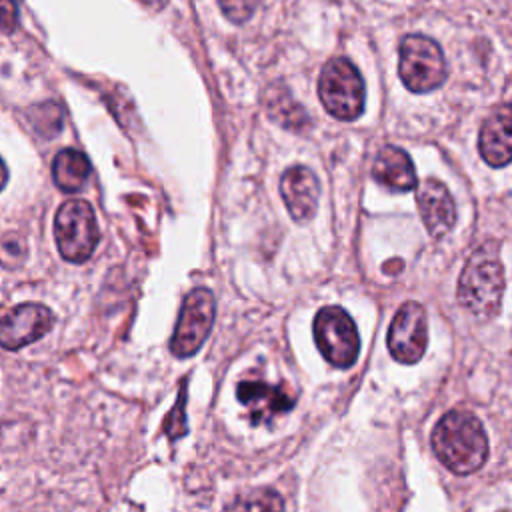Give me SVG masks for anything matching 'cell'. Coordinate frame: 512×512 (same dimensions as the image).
<instances>
[{
	"label": "cell",
	"instance_id": "obj_5",
	"mask_svg": "<svg viewBox=\"0 0 512 512\" xmlns=\"http://www.w3.org/2000/svg\"><path fill=\"white\" fill-rule=\"evenodd\" d=\"M398 74L410 92L424 94L436 90L446 80L442 48L422 34L404 36L400 42Z\"/></svg>",
	"mask_w": 512,
	"mask_h": 512
},
{
	"label": "cell",
	"instance_id": "obj_11",
	"mask_svg": "<svg viewBox=\"0 0 512 512\" xmlns=\"http://www.w3.org/2000/svg\"><path fill=\"white\" fill-rule=\"evenodd\" d=\"M280 194L296 222H306L316 214L320 184L314 172L306 166H292L280 178Z\"/></svg>",
	"mask_w": 512,
	"mask_h": 512
},
{
	"label": "cell",
	"instance_id": "obj_8",
	"mask_svg": "<svg viewBox=\"0 0 512 512\" xmlns=\"http://www.w3.org/2000/svg\"><path fill=\"white\" fill-rule=\"evenodd\" d=\"M428 344L426 310L418 302H404L388 328V350L394 360L414 364L424 356Z\"/></svg>",
	"mask_w": 512,
	"mask_h": 512
},
{
	"label": "cell",
	"instance_id": "obj_3",
	"mask_svg": "<svg viewBox=\"0 0 512 512\" xmlns=\"http://www.w3.org/2000/svg\"><path fill=\"white\" fill-rule=\"evenodd\" d=\"M318 96L326 112L338 120H356L366 102V88L358 68L344 56L330 58L318 78Z\"/></svg>",
	"mask_w": 512,
	"mask_h": 512
},
{
	"label": "cell",
	"instance_id": "obj_15",
	"mask_svg": "<svg viewBox=\"0 0 512 512\" xmlns=\"http://www.w3.org/2000/svg\"><path fill=\"white\" fill-rule=\"evenodd\" d=\"M90 176V162L86 154L74 148H64L54 156L52 178L62 192H78Z\"/></svg>",
	"mask_w": 512,
	"mask_h": 512
},
{
	"label": "cell",
	"instance_id": "obj_18",
	"mask_svg": "<svg viewBox=\"0 0 512 512\" xmlns=\"http://www.w3.org/2000/svg\"><path fill=\"white\" fill-rule=\"evenodd\" d=\"M256 4L258 0H218L220 10L232 22H246L254 14Z\"/></svg>",
	"mask_w": 512,
	"mask_h": 512
},
{
	"label": "cell",
	"instance_id": "obj_2",
	"mask_svg": "<svg viewBox=\"0 0 512 512\" xmlns=\"http://www.w3.org/2000/svg\"><path fill=\"white\" fill-rule=\"evenodd\" d=\"M504 294V268L498 258L494 242H486L476 248L458 280V302L462 308L478 318H492L498 314Z\"/></svg>",
	"mask_w": 512,
	"mask_h": 512
},
{
	"label": "cell",
	"instance_id": "obj_6",
	"mask_svg": "<svg viewBox=\"0 0 512 512\" xmlns=\"http://www.w3.org/2000/svg\"><path fill=\"white\" fill-rule=\"evenodd\" d=\"M314 342L332 366L348 368L360 352V336L350 314L340 306H324L314 316Z\"/></svg>",
	"mask_w": 512,
	"mask_h": 512
},
{
	"label": "cell",
	"instance_id": "obj_1",
	"mask_svg": "<svg viewBox=\"0 0 512 512\" xmlns=\"http://www.w3.org/2000/svg\"><path fill=\"white\" fill-rule=\"evenodd\" d=\"M436 458L454 474L476 472L488 456V438L480 420L468 410L446 412L432 430Z\"/></svg>",
	"mask_w": 512,
	"mask_h": 512
},
{
	"label": "cell",
	"instance_id": "obj_14",
	"mask_svg": "<svg viewBox=\"0 0 512 512\" xmlns=\"http://www.w3.org/2000/svg\"><path fill=\"white\" fill-rule=\"evenodd\" d=\"M372 176L378 184L392 192H408L414 190L418 184L410 156L398 146H384L376 154Z\"/></svg>",
	"mask_w": 512,
	"mask_h": 512
},
{
	"label": "cell",
	"instance_id": "obj_10",
	"mask_svg": "<svg viewBox=\"0 0 512 512\" xmlns=\"http://www.w3.org/2000/svg\"><path fill=\"white\" fill-rule=\"evenodd\" d=\"M238 400L248 408L254 426L272 422L278 414L292 410L296 398L284 386H274L264 380H242L236 386Z\"/></svg>",
	"mask_w": 512,
	"mask_h": 512
},
{
	"label": "cell",
	"instance_id": "obj_4",
	"mask_svg": "<svg viewBox=\"0 0 512 512\" xmlns=\"http://www.w3.org/2000/svg\"><path fill=\"white\" fill-rule=\"evenodd\" d=\"M54 238L64 260L72 264L86 262L100 240L92 206L78 198L66 200L54 216Z\"/></svg>",
	"mask_w": 512,
	"mask_h": 512
},
{
	"label": "cell",
	"instance_id": "obj_19",
	"mask_svg": "<svg viewBox=\"0 0 512 512\" xmlns=\"http://www.w3.org/2000/svg\"><path fill=\"white\" fill-rule=\"evenodd\" d=\"M184 400H186V392L182 388V394H180V400L178 404L174 406L172 414L166 418V424H164V430L168 432V436L174 440V438H180L182 434L188 432L186 428V420H184Z\"/></svg>",
	"mask_w": 512,
	"mask_h": 512
},
{
	"label": "cell",
	"instance_id": "obj_20",
	"mask_svg": "<svg viewBox=\"0 0 512 512\" xmlns=\"http://www.w3.org/2000/svg\"><path fill=\"white\" fill-rule=\"evenodd\" d=\"M146 8H150V10H160V8H164L166 6V0H140Z\"/></svg>",
	"mask_w": 512,
	"mask_h": 512
},
{
	"label": "cell",
	"instance_id": "obj_17",
	"mask_svg": "<svg viewBox=\"0 0 512 512\" xmlns=\"http://www.w3.org/2000/svg\"><path fill=\"white\" fill-rule=\"evenodd\" d=\"M30 122L34 130L46 138H52L60 132L62 126V110L54 102H46L40 106H34L30 110Z\"/></svg>",
	"mask_w": 512,
	"mask_h": 512
},
{
	"label": "cell",
	"instance_id": "obj_12",
	"mask_svg": "<svg viewBox=\"0 0 512 512\" xmlns=\"http://www.w3.org/2000/svg\"><path fill=\"white\" fill-rule=\"evenodd\" d=\"M416 202L430 236L440 238L452 230L456 222V206L448 188L440 180L426 178L418 186Z\"/></svg>",
	"mask_w": 512,
	"mask_h": 512
},
{
	"label": "cell",
	"instance_id": "obj_13",
	"mask_svg": "<svg viewBox=\"0 0 512 512\" xmlns=\"http://www.w3.org/2000/svg\"><path fill=\"white\" fill-rule=\"evenodd\" d=\"M478 150L486 164L500 168L512 162V102L498 106L482 124Z\"/></svg>",
	"mask_w": 512,
	"mask_h": 512
},
{
	"label": "cell",
	"instance_id": "obj_16",
	"mask_svg": "<svg viewBox=\"0 0 512 512\" xmlns=\"http://www.w3.org/2000/svg\"><path fill=\"white\" fill-rule=\"evenodd\" d=\"M222 512H284V500L272 488H252L236 494Z\"/></svg>",
	"mask_w": 512,
	"mask_h": 512
},
{
	"label": "cell",
	"instance_id": "obj_7",
	"mask_svg": "<svg viewBox=\"0 0 512 512\" xmlns=\"http://www.w3.org/2000/svg\"><path fill=\"white\" fill-rule=\"evenodd\" d=\"M216 300L208 288H194L184 296L174 334L170 338V350L178 358L194 356L206 342L214 324Z\"/></svg>",
	"mask_w": 512,
	"mask_h": 512
},
{
	"label": "cell",
	"instance_id": "obj_9",
	"mask_svg": "<svg viewBox=\"0 0 512 512\" xmlns=\"http://www.w3.org/2000/svg\"><path fill=\"white\" fill-rule=\"evenodd\" d=\"M54 324V314L40 302H24L4 314L0 342L6 350L24 348L40 340Z\"/></svg>",
	"mask_w": 512,
	"mask_h": 512
}]
</instances>
